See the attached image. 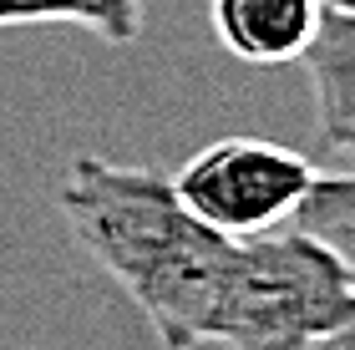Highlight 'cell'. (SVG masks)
<instances>
[{
    "label": "cell",
    "mask_w": 355,
    "mask_h": 350,
    "mask_svg": "<svg viewBox=\"0 0 355 350\" xmlns=\"http://www.w3.org/2000/svg\"><path fill=\"white\" fill-rule=\"evenodd\" d=\"M56 209L168 350L214 340L239 244L203 229L168 178L107 157H76L56 188Z\"/></svg>",
    "instance_id": "obj_1"
},
{
    "label": "cell",
    "mask_w": 355,
    "mask_h": 350,
    "mask_svg": "<svg viewBox=\"0 0 355 350\" xmlns=\"http://www.w3.org/2000/svg\"><path fill=\"white\" fill-rule=\"evenodd\" d=\"M355 330V264L295 229L239 238L214 340L229 350H315Z\"/></svg>",
    "instance_id": "obj_2"
},
{
    "label": "cell",
    "mask_w": 355,
    "mask_h": 350,
    "mask_svg": "<svg viewBox=\"0 0 355 350\" xmlns=\"http://www.w3.org/2000/svg\"><path fill=\"white\" fill-rule=\"evenodd\" d=\"M315 163L284 142L269 137H223L193 152L173 183L178 203L203 229L223 238H254L269 229H284L304 188L315 183Z\"/></svg>",
    "instance_id": "obj_3"
},
{
    "label": "cell",
    "mask_w": 355,
    "mask_h": 350,
    "mask_svg": "<svg viewBox=\"0 0 355 350\" xmlns=\"http://www.w3.org/2000/svg\"><path fill=\"white\" fill-rule=\"evenodd\" d=\"M320 21V0H214V30L223 51L254 67L300 61Z\"/></svg>",
    "instance_id": "obj_4"
},
{
    "label": "cell",
    "mask_w": 355,
    "mask_h": 350,
    "mask_svg": "<svg viewBox=\"0 0 355 350\" xmlns=\"http://www.w3.org/2000/svg\"><path fill=\"white\" fill-rule=\"evenodd\" d=\"M300 61L315 87V117H320V132H325V148L335 157H345L355 142V26H350V10L320 6L315 36L300 51Z\"/></svg>",
    "instance_id": "obj_5"
},
{
    "label": "cell",
    "mask_w": 355,
    "mask_h": 350,
    "mask_svg": "<svg viewBox=\"0 0 355 350\" xmlns=\"http://www.w3.org/2000/svg\"><path fill=\"white\" fill-rule=\"evenodd\" d=\"M76 21L112 46H127L142 26V0H0V26Z\"/></svg>",
    "instance_id": "obj_6"
},
{
    "label": "cell",
    "mask_w": 355,
    "mask_h": 350,
    "mask_svg": "<svg viewBox=\"0 0 355 350\" xmlns=\"http://www.w3.org/2000/svg\"><path fill=\"white\" fill-rule=\"evenodd\" d=\"M304 238H315V244H325L330 254H340L350 259L355 249V188H350V173L335 168V173H315V183L304 188V198L295 203V213H289V224Z\"/></svg>",
    "instance_id": "obj_7"
},
{
    "label": "cell",
    "mask_w": 355,
    "mask_h": 350,
    "mask_svg": "<svg viewBox=\"0 0 355 350\" xmlns=\"http://www.w3.org/2000/svg\"><path fill=\"white\" fill-rule=\"evenodd\" d=\"M320 6H330V10H350L355 0H320Z\"/></svg>",
    "instance_id": "obj_8"
}]
</instances>
